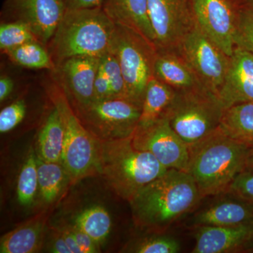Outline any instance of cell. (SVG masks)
I'll use <instances>...</instances> for the list:
<instances>
[{
  "instance_id": "37",
  "label": "cell",
  "mask_w": 253,
  "mask_h": 253,
  "mask_svg": "<svg viewBox=\"0 0 253 253\" xmlns=\"http://www.w3.org/2000/svg\"><path fill=\"white\" fill-rule=\"evenodd\" d=\"M14 88V81L9 76H1L0 78V101L3 102L12 93Z\"/></svg>"
},
{
  "instance_id": "1",
  "label": "cell",
  "mask_w": 253,
  "mask_h": 253,
  "mask_svg": "<svg viewBox=\"0 0 253 253\" xmlns=\"http://www.w3.org/2000/svg\"><path fill=\"white\" fill-rule=\"evenodd\" d=\"M202 199L189 173L167 169L129 201L137 225L163 231L194 209Z\"/></svg>"
},
{
  "instance_id": "11",
  "label": "cell",
  "mask_w": 253,
  "mask_h": 253,
  "mask_svg": "<svg viewBox=\"0 0 253 253\" xmlns=\"http://www.w3.org/2000/svg\"><path fill=\"white\" fill-rule=\"evenodd\" d=\"M131 141L136 149L152 154L166 169L187 172L189 146L172 129L166 115L147 127L136 128Z\"/></svg>"
},
{
  "instance_id": "7",
  "label": "cell",
  "mask_w": 253,
  "mask_h": 253,
  "mask_svg": "<svg viewBox=\"0 0 253 253\" xmlns=\"http://www.w3.org/2000/svg\"><path fill=\"white\" fill-rule=\"evenodd\" d=\"M109 51L121 66L128 99L142 107L146 87L154 76L157 49L134 30L116 24Z\"/></svg>"
},
{
  "instance_id": "32",
  "label": "cell",
  "mask_w": 253,
  "mask_h": 253,
  "mask_svg": "<svg viewBox=\"0 0 253 253\" xmlns=\"http://www.w3.org/2000/svg\"><path fill=\"white\" fill-rule=\"evenodd\" d=\"M226 193L243 201L253 211V169H245L238 174Z\"/></svg>"
},
{
  "instance_id": "9",
  "label": "cell",
  "mask_w": 253,
  "mask_h": 253,
  "mask_svg": "<svg viewBox=\"0 0 253 253\" xmlns=\"http://www.w3.org/2000/svg\"><path fill=\"white\" fill-rule=\"evenodd\" d=\"M176 49L189 63L203 85L217 95L224 83L230 56L213 43L196 23Z\"/></svg>"
},
{
  "instance_id": "34",
  "label": "cell",
  "mask_w": 253,
  "mask_h": 253,
  "mask_svg": "<svg viewBox=\"0 0 253 253\" xmlns=\"http://www.w3.org/2000/svg\"><path fill=\"white\" fill-rule=\"evenodd\" d=\"M94 98V101L113 99L109 79L100 67L95 78Z\"/></svg>"
},
{
  "instance_id": "15",
  "label": "cell",
  "mask_w": 253,
  "mask_h": 253,
  "mask_svg": "<svg viewBox=\"0 0 253 253\" xmlns=\"http://www.w3.org/2000/svg\"><path fill=\"white\" fill-rule=\"evenodd\" d=\"M217 96L225 109L236 104L253 102L252 53L236 46Z\"/></svg>"
},
{
  "instance_id": "31",
  "label": "cell",
  "mask_w": 253,
  "mask_h": 253,
  "mask_svg": "<svg viewBox=\"0 0 253 253\" xmlns=\"http://www.w3.org/2000/svg\"><path fill=\"white\" fill-rule=\"evenodd\" d=\"M234 44L253 54V11L249 8L236 13Z\"/></svg>"
},
{
  "instance_id": "4",
  "label": "cell",
  "mask_w": 253,
  "mask_h": 253,
  "mask_svg": "<svg viewBox=\"0 0 253 253\" xmlns=\"http://www.w3.org/2000/svg\"><path fill=\"white\" fill-rule=\"evenodd\" d=\"M167 169L152 154L136 149L131 136L99 139L98 172L115 192L128 202Z\"/></svg>"
},
{
  "instance_id": "23",
  "label": "cell",
  "mask_w": 253,
  "mask_h": 253,
  "mask_svg": "<svg viewBox=\"0 0 253 253\" xmlns=\"http://www.w3.org/2000/svg\"><path fill=\"white\" fill-rule=\"evenodd\" d=\"M45 223L36 220L5 234L0 243L1 253H33L41 249Z\"/></svg>"
},
{
  "instance_id": "22",
  "label": "cell",
  "mask_w": 253,
  "mask_h": 253,
  "mask_svg": "<svg viewBox=\"0 0 253 253\" xmlns=\"http://www.w3.org/2000/svg\"><path fill=\"white\" fill-rule=\"evenodd\" d=\"M219 129L234 140L253 148V102L236 104L224 110Z\"/></svg>"
},
{
  "instance_id": "29",
  "label": "cell",
  "mask_w": 253,
  "mask_h": 253,
  "mask_svg": "<svg viewBox=\"0 0 253 253\" xmlns=\"http://www.w3.org/2000/svg\"><path fill=\"white\" fill-rule=\"evenodd\" d=\"M99 67L109 79L112 89L113 99H128L126 82L121 66L116 56L109 51L100 57Z\"/></svg>"
},
{
  "instance_id": "17",
  "label": "cell",
  "mask_w": 253,
  "mask_h": 253,
  "mask_svg": "<svg viewBox=\"0 0 253 253\" xmlns=\"http://www.w3.org/2000/svg\"><path fill=\"white\" fill-rule=\"evenodd\" d=\"M176 52V49L157 50L154 77L176 91L206 88L184 56L179 51Z\"/></svg>"
},
{
  "instance_id": "40",
  "label": "cell",
  "mask_w": 253,
  "mask_h": 253,
  "mask_svg": "<svg viewBox=\"0 0 253 253\" xmlns=\"http://www.w3.org/2000/svg\"><path fill=\"white\" fill-rule=\"evenodd\" d=\"M245 169H253V148H250L246 161Z\"/></svg>"
},
{
  "instance_id": "25",
  "label": "cell",
  "mask_w": 253,
  "mask_h": 253,
  "mask_svg": "<svg viewBox=\"0 0 253 253\" xmlns=\"http://www.w3.org/2000/svg\"><path fill=\"white\" fill-rule=\"evenodd\" d=\"M74 226L85 233L99 246L111 232L112 220L109 212L102 206H91L80 213Z\"/></svg>"
},
{
  "instance_id": "33",
  "label": "cell",
  "mask_w": 253,
  "mask_h": 253,
  "mask_svg": "<svg viewBox=\"0 0 253 253\" xmlns=\"http://www.w3.org/2000/svg\"><path fill=\"white\" fill-rule=\"evenodd\" d=\"M27 106L23 99H18L0 112V132H9L16 127L26 117Z\"/></svg>"
},
{
  "instance_id": "6",
  "label": "cell",
  "mask_w": 253,
  "mask_h": 253,
  "mask_svg": "<svg viewBox=\"0 0 253 253\" xmlns=\"http://www.w3.org/2000/svg\"><path fill=\"white\" fill-rule=\"evenodd\" d=\"M49 95L61 115L65 128L61 163L71 180L76 181L98 171L99 139L83 126L59 84L49 88Z\"/></svg>"
},
{
  "instance_id": "16",
  "label": "cell",
  "mask_w": 253,
  "mask_h": 253,
  "mask_svg": "<svg viewBox=\"0 0 253 253\" xmlns=\"http://www.w3.org/2000/svg\"><path fill=\"white\" fill-rule=\"evenodd\" d=\"M193 253L246 251L253 243V222L235 226H198Z\"/></svg>"
},
{
  "instance_id": "24",
  "label": "cell",
  "mask_w": 253,
  "mask_h": 253,
  "mask_svg": "<svg viewBox=\"0 0 253 253\" xmlns=\"http://www.w3.org/2000/svg\"><path fill=\"white\" fill-rule=\"evenodd\" d=\"M38 186L41 199L46 204H51L62 193L69 174L61 163L48 162L38 157Z\"/></svg>"
},
{
  "instance_id": "35",
  "label": "cell",
  "mask_w": 253,
  "mask_h": 253,
  "mask_svg": "<svg viewBox=\"0 0 253 253\" xmlns=\"http://www.w3.org/2000/svg\"><path fill=\"white\" fill-rule=\"evenodd\" d=\"M71 231L77 241L78 246L81 248L82 253L98 252V245L89 236L86 235L85 233L80 230L76 226H73L71 229Z\"/></svg>"
},
{
  "instance_id": "41",
  "label": "cell",
  "mask_w": 253,
  "mask_h": 253,
  "mask_svg": "<svg viewBox=\"0 0 253 253\" xmlns=\"http://www.w3.org/2000/svg\"><path fill=\"white\" fill-rule=\"evenodd\" d=\"M246 2H247L248 4L247 8H249L250 9L253 11V0H246Z\"/></svg>"
},
{
  "instance_id": "13",
  "label": "cell",
  "mask_w": 253,
  "mask_h": 253,
  "mask_svg": "<svg viewBox=\"0 0 253 253\" xmlns=\"http://www.w3.org/2000/svg\"><path fill=\"white\" fill-rule=\"evenodd\" d=\"M99 66L100 58L78 56L56 66L53 71L56 81L73 103V107H83L94 101V81Z\"/></svg>"
},
{
  "instance_id": "20",
  "label": "cell",
  "mask_w": 253,
  "mask_h": 253,
  "mask_svg": "<svg viewBox=\"0 0 253 253\" xmlns=\"http://www.w3.org/2000/svg\"><path fill=\"white\" fill-rule=\"evenodd\" d=\"M176 90L154 76L145 91L137 128L147 127L163 118L175 96Z\"/></svg>"
},
{
  "instance_id": "5",
  "label": "cell",
  "mask_w": 253,
  "mask_h": 253,
  "mask_svg": "<svg viewBox=\"0 0 253 253\" xmlns=\"http://www.w3.org/2000/svg\"><path fill=\"white\" fill-rule=\"evenodd\" d=\"M224 110L217 94L199 88L176 91L166 116L172 129L190 147L217 130Z\"/></svg>"
},
{
  "instance_id": "28",
  "label": "cell",
  "mask_w": 253,
  "mask_h": 253,
  "mask_svg": "<svg viewBox=\"0 0 253 253\" xmlns=\"http://www.w3.org/2000/svg\"><path fill=\"white\" fill-rule=\"evenodd\" d=\"M36 41L39 42L29 26L22 21H10L1 23L0 49L1 52L5 53L26 43Z\"/></svg>"
},
{
  "instance_id": "27",
  "label": "cell",
  "mask_w": 253,
  "mask_h": 253,
  "mask_svg": "<svg viewBox=\"0 0 253 253\" xmlns=\"http://www.w3.org/2000/svg\"><path fill=\"white\" fill-rule=\"evenodd\" d=\"M38 191L37 155L31 148L18 175L16 188L18 202L25 207L31 206Z\"/></svg>"
},
{
  "instance_id": "36",
  "label": "cell",
  "mask_w": 253,
  "mask_h": 253,
  "mask_svg": "<svg viewBox=\"0 0 253 253\" xmlns=\"http://www.w3.org/2000/svg\"><path fill=\"white\" fill-rule=\"evenodd\" d=\"M105 0H63L66 9L102 7Z\"/></svg>"
},
{
  "instance_id": "21",
  "label": "cell",
  "mask_w": 253,
  "mask_h": 253,
  "mask_svg": "<svg viewBox=\"0 0 253 253\" xmlns=\"http://www.w3.org/2000/svg\"><path fill=\"white\" fill-rule=\"evenodd\" d=\"M65 144V128L61 115L55 106L38 134V157L48 162L61 163Z\"/></svg>"
},
{
  "instance_id": "26",
  "label": "cell",
  "mask_w": 253,
  "mask_h": 253,
  "mask_svg": "<svg viewBox=\"0 0 253 253\" xmlns=\"http://www.w3.org/2000/svg\"><path fill=\"white\" fill-rule=\"evenodd\" d=\"M15 64L30 69H56L45 46L39 42H30L4 53Z\"/></svg>"
},
{
  "instance_id": "8",
  "label": "cell",
  "mask_w": 253,
  "mask_h": 253,
  "mask_svg": "<svg viewBox=\"0 0 253 253\" xmlns=\"http://www.w3.org/2000/svg\"><path fill=\"white\" fill-rule=\"evenodd\" d=\"M73 108L83 126L96 138L114 139L132 136L142 107L126 98H116Z\"/></svg>"
},
{
  "instance_id": "42",
  "label": "cell",
  "mask_w": 253,
  "mask_h": 253,
  "mask_svg": "<svg viewBox=\"0 0 253 253\" xmlns=\"http://www.w3.org/2000/svg\"><path fill=\"white\" fill-rule=\"evenodd\" d=\"M246 252L253 253V243L252 245H251V246H249V249L246 250Z\"/></svg>"
},
{
  "instance_id": "14",
  "label": "cell",
  "mask_w": 253,
  "mask_h": 253,
  "mask_svg": "<svg viewBox=\"0 0 253 253\" xmlns=\"http://www.w3.org/2000/svg\"><path fill=\"white\" fill-rule=\"evenodd\" d=\"M4 11L26 23L43 45H48L66 11L63 0H6Z\"/></svg>"
},
{
  "instance_id": "18",
  "label": "cell",
  "mask_w": 253,
  "mask_h": 253,
  "mask_svg": "<svg viewBox=\"0 0 253 253\" xmlns=\"http://www.w3.org/2000/svg\"><path fill=\"white\" fill-rule=\"evenodd\" d=\"M102 8L116 24L134 30L155 46V35L148 14V0H105Z\"/></svg>"
},
{
  "instance_id": "2",
  "label": "cell",
  "mask_w": 253,
  "mask_h": 253,
  "mask_svg": "<svg viewBox=\"0 0 253 253\" xmlns=\"http://www.w3.org/2000/svg\"><path fill=\"white\" fill-rule=\"evenodd\" d=\"M189 148L187 172L194 179L202 199L227 192L231 183L246 168L250 149L219 128Z\"/></svg>"
},
{
  "instance_id": "10",
  "label": "cell",
  "mask_w": 253,
  "mask_h": 253,
  "mask_svg": "<svg viewBox=\"0 0 253 253\" xmlns=\"http://www.w3.org/2000/svg\"><path fill=\"white\" fill-rule=\"evenodd\" d=\"M157 50L176 49L195 25L192 0H148Z\"/></svg>"
},
{
  "instance_id": "39",
  "label": "cell",
  "mask_w": 253,
  "mask_h": 253,
  "mask_svg": "<svg viewBox=\"0 0 253 253\" xmlns=\"http://www.w3.org/2000/svg\"><path fill=\"white\" fill-rule=\"evenodd\" d=\"M61 235L67 243L68 247L72 253H82L81 248L78 246L77 241L71 233V229H64L61 232Z\"/></svg>"
},
{
  "instance_id": "19",
  "label": "cell",
  "mask_w": 253,
  "mask_h": 253,
  "mask_svg": "<svg viewBox=\"0 0 253 253\" xmlns=\"http://www.w3.org/2000/svg\"><path fill=\"white\" fill-rule=\"evenodd\" d=\"M252 222L253 211L239 199L216 203L198 212L192 221L195 227L235 226Z\"/></svg>"
},
{
  "instance_id": "12",
  "label": "cell",
  "mask_w": 253,
  "mask_h": 253,
  "mask_svg": "<svg viewBox=\"0 0 253 253\" xmlns=\"http://www.w3.org/2000/svg\"><path fill=\"white\" fill-rule=\"evenodd\" d=\"M195 23L206 36L231 56L235 49L236 13L229 0H192Z\"/></svg>"
},
{
  "instance_id": "3",
  "label": "cell",
  "mask_w": 253,
  "mask_h": 253,
  "mask_svg": "<svg viewBox=\"0 0 253 253\" xmlns=\"http://www.w3.org/2000/svg\"><path fill=\"white\" fill-rule=\"evenodd\" d=\"M115 28L102 7L66 9L46 47L56 66L73 56L100 58L109 51Z\"/></svg>"
},
{
  "instance_id": "30",
  "label": "cell",
  "mask_w": 253,
  "mask_h": 253,
  "mask_svg": "<svg viewBox=\"0 0 253 253\" xmlns=\"http://www.w3.org/2000/svg\"><path fill=\"white\" fill-rule=\"evenodd\" d=\"M181 245L175 238L169 236H154L144 238L133 245L131 251L137 253H177Z\"/></svg>"
},
{
  "instance_id": "38",
  "label": "cell",
  "mask_w": 253,
  "mask_h": 253,
  "mask_svg": "<svg viewBox=\"0 0 253 253\" xmlns=\"http://www.w3.org/2000/svg\"><path fill=\"white\" fill-rule=\"evenodd\" d=\"M50 251L54 253H72L61 233L53 239Z\"/></svg>"
}]
</instances>
